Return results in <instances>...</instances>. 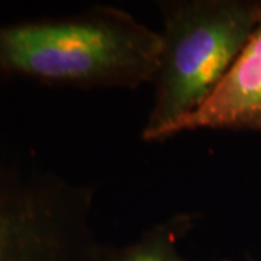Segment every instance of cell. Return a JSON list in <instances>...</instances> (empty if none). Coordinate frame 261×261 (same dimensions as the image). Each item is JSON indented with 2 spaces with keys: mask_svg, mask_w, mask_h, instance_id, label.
Returning a JSON list of instances; mask_svg holds the SVG:
<instances>
[{
  "mask_svg": "<svg viewBox=\"0 0 261 261\" xmlns=\"http://www.w3.org/2000/svg\"><path fill=\"white\" fill-rule=\"evenodd\" d=\"M161 38L130 13L94 6L60 18L0 22V82L79 89L152 83Z\"/></svg>",
  "mask_w": 261,
  "mask_h": 261,
  "instance_id": "cell-1",
  "label": "cell"
},
{
  "mask_svg": "<svg viewBox=\"0 0 261 261\" xmlns=\"http://www.w3.org/2000/svg\"><path fill=\"white\" fill-rule=\"evenodd\" d=\"M261 2H161V54L154 102L141 137L166 138L167 130L211 97L241 54L260 16Z\"/></svg>",
  "mask_w": 261,
  "mask_h": 261,
  "instance_id": "cell-2",
  "label": "cell"
},
{
  "mask_svg": "<svg viewBox=\"0 0 261 261\" xmlns=\"http://www.w3.org/2000/svg\"><path fill=\"white\" fill-rule=\"evenodd\" d=\"M93 189L54 171L0 167V261H97Z\"/></svg>",
  "mask_w": 261,
  "mask_h": 261,
  "instance_id": "cell-3",
  "label": "cell"
},
{
  "mask_svg": "<svg viewBox=\"0 0 261 261\" xmlns=\"http://www.w3.org/2000/svg\"><path fill=\"white\" fill-rule=\"evenodd\" d=\"M196 129L261 130V8L255 28L224 80L199 109L174 123L166 138Z\"/></svg>",
  "mask_w": 261,
  "mask_h": 261,
  "instance_id": "cell-4",
  "label": "cell"
},
{
  "mask_svg": "<svg viewBox=\"0 0 261 261\" xmlns=\"http://www.w3.org/2000/svg\"><path fill=\"white\" fill-rule=\"evenodd\" d=\"M192 226L187 214L173 216L151 226L134 243L109 248L103 245L97 261H186L178 252V241Z\"/></svg>",
  "mask_w": 261,
  "mask_h": 261,
  "instance_id": "cell-5",
  "label": "cell"
},
{
  "mask_svg": "<svg viewBox=\"0 0 261 261\" xmlns=\"http://www.w3.org/2000/svg\"><path fill=\"white\" fill-rule=\"evenodd\" d=\"M225 261H228V260H225Z\"/></svg>",
  "mask_w": 261,
  "mask_h": 261,
  "instance_id": "cell-6",
  "label": "cell"
}]
</instances>
